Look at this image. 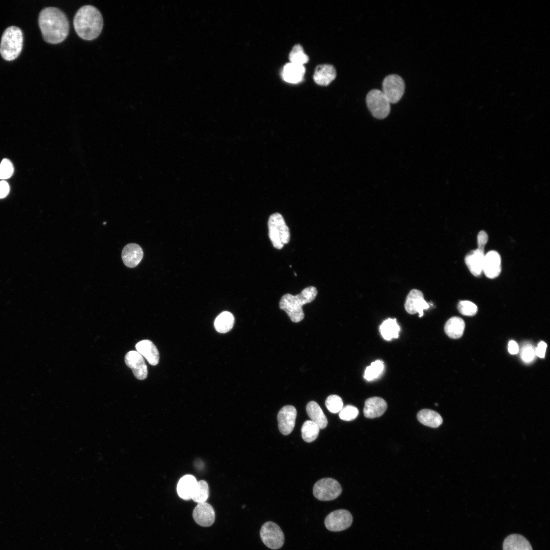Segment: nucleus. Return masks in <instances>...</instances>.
<instances>
[{
    "label": "nucleus",
    "instance_id": "obj_1",
    "mask_svg": "<svg viewBox=\"0 0 550 550\" xmlns=\"http://www.w3.org/2000/svg\"><path fill=\"white\" fill-rule=\"evenodd\" d=\"M38 23L43 38L47 43L58 44L62 42L69 34L68 18L57 8L43 9L39 13Z\"/></svg>",
    "mask_w": 550,
    "mask_h": 550
},
{
    "label": "nucleus",
    "instance_id": "obj_2",
    "mask_svg": "<svg viewBox=\"0 0 550 550\" xmlns=\"http://www.w3.org/2000/svg\"><path fill=\"white\" fill-rule=\"evenodd\" d=\"M103 25L100 11L92 5L80 8L73 19V25L78 36L81 39L90 41L100 34Z\"/></svg>",
    "mask_w": 550,
    "mask_h": 550
},
{
    "label": "nucleus",
    "instance_id": "obj_3",
    "mask_svg": "<svg viewBox=\"0 0 550 550\" xmlns=\"http://www.w3.org/2000/svg\"><path fill=\"white\" fill-rule=\"evenodd\" d=\"M317 294V289L312 286L304 288L295 295L285 294L281 298L279 307L285 311L292 322H299L305 317L302 306L314 300Z\"/></svg>",
    "mask_w": 550,
    "mask_h": 550
},
{
    "label": "nucleus",
    "instance_id": "obj_4",
    "mask_svg": "<svg viewBox=\"0 0 550 550\" xmlns=\"http://www.w3.org/2000/svg\"><path fill=\"white\" fill-rule=\"evenodd\" d=\"M23 34L18 27L11 26L4 32L0 44V53L6 61L15 60L21 51Z\"/></svg>",
    "mask_w": 550,
    "mask_h": 550
},
{
    "label": "nucleus",
    "instance_id": "obj_5",
    "mask_svg": "<svg viewBox=\"0 0 550 550\" xmlns=\"http://www.w3.org/2000/svg\"><path fill=\"white\" fill-rule=\"evenodd\" d=\"M268 236L274 248L281 249L290 240V231L283 216L279 213L271 214L268 221Z\"/></svg>",
    "mask_w": 550,
    "mask_h": 550
},
{
    "label": "nucleus",
    "instance_id": "obj_6",
    "mask_svg": "<svg viewBox=\"0 0 550 550\" xmlns=\"http://www.w3.org/2000/svg\"><path fill=\"white\" fill-rule=\"evenodd\" d=\"M366 101L367 107L374 117L383 119L389 115L391 103L381 90H371L367 95Z\"/></svg>",
    "mask_w": 550,
    "mask_h": 550
},
{
    "label": "nucleus",
    "instance_id": "obj_7",
    "mask_svg": "<svg viewBox=\"0 0 550 550\" xmlns=\"http://www.w3.org/2000/svg\"><path fill=\"white\" fill-rule=\"evenodd\" d=\"M313 491L318 500L327 501L338 497L341 493L342 488L336 480L326 478L319 480L315 484Z\"/></svg>",
    "mask_w": 550,
    "mask_h": 550
},
{
    "label": "nucleus",
    "instance_id": "obj_8",
    "mask_svg": "<svg viewBox=\"0 0 550 550\" xmlns=\"http://www.w3.org/2000/svg\"><path fill=\"white\" fill-rule=\"evenodd\" d=\"M260 535L263 543L270 549L280 548L284 544V534L280 527L272 521H267L262 525Z\"/></svg>",
    "mask_w": 550,
    "mask_h": 550
},
{
    "label": "nucleus",
    "instance_id": "obj_9",
    "mask_svg": "<svg viewBox=\"0 0 550 550\" xmlns=\"http://www.w3.org/2000/svg\"><path fill=\"white\" fill-rule=\"evenodd\" d=\"M381 91L390 103H396L402 98L405 89L403 79L396 74L386 76L382 82Z\"/></svg>",
    "mask_w": 550,
    "mask_h": 550
},
{
    "label": "nucleus",
    "instance_id": "obj_10",
    "mask_svg": "<svg viewBox=\"0 0 550 550\" xmlns=\"http://www.w3.org/2000/svg\"><path fill=\"white\" fill-rule=\"evenodd\" d=\"M352 516L345 509H339L329 513L325 517L324 524L329 531L339 532L348 528L352 524Z\"/></svg>",
    "mask_w": 550,
    "mask_h": 550
},
{
    "label": "nucleus",
    "instance_id": "obj_11",
    "mask_svg": "<svg viewBox=\"0 0 550 550\" xmlns=\"http://www.w3.org/2000/svg\"><path fill=\"white\" fill-rule=\"evenodd\" d=\"M297 415L296 408L292 405H285L278 414V426L284 435L289 434L293 430Z\"/></svg>",
    "mask_w": 550,
    "mask_h": 550
},
{
    "label": "nucleus",
    "instance_id": "obj_12",
    "mask_svg": "<svg viewBox=\"0 0 550 550\" xmlns=\"http://www.w3.org/2000/svg\"><path fill=\"white\" fill-rule=\"evenodd\" d=\"M125 362L130 368L134 376L139 380L145 379L148 374L147 367L143 356L137 351H128L125 356Z\"/></svg>",
    "mask_w": 550,
    "mask_h": 550
},
{
    "label": "nucleus",
    "instance_id": "obj_13",
    "mask_svg": "<svg viewBox=\"0 0 550 550\" xmlns=\"http://www.w3.org/2000/svg\"><path fill=\"white\" fill-rule=\"evenodd\" d=\"M404 307L410 314L419 313L420 317L423 315V311L429 308V304L424 299L422 292L417 289L411 290L407 295Z\"/></svg>",
    "mask_w": 550,
    "mask_h": 550
},
{
    "label": "nucleus",
    "instance_id": "obj_14",
    "mask_svg": "<svg viewBox=\"0 0 550 550\" xmlns=\"http://www.w3.org/2000/svg\"><path fill=\"white\" fill-rule=\"evenodd\" d=\"M193 516L196 522L202 527L211 526L215 520V512L208 503H199L194 508Z\"/></svg>",
    "mask_w": 550,
    "mask_h": 550
},
{
    "label": "nucleus",
    "instance_id": "obj_15",
    "mask_svg": "<svg viewBox=\"0 0 550 550\" xmlns=\"http://www.w3.org/2000/svg\"><path fill=\"white\" fill-rule=\"evenodd\" d=\"M501 271V259L500 254L495 251H490L485 255L483 272L489 279L499 276Z\"/></svg>",
    "mask_w": 550,
    "mask_h": 550
},
{
    "label": "nucleus",
    "instance_id": "obj_16",
    "mask_svg": "<svg viewBox=\"0 0 550 550\" xmlns=\"http://www.w3.org/2000/svg\"><path fill=\"white\" fill-rule=\"evenodd\" d=\"M387 408V403L382 398L373 397L367 399L365 402L363 412L364 416L373 419L382 416Z\"/></svg>",
    "mask_w": 550,
    "mask_h": 550
},
{
    "label": "nucleus",
    "instance_id": "obj_17",
    "mask_svg": "<svg viewBox=\"0 0 550 550\" xmlns=\"http://www.w3.org/2000/svg\"><path fill=\"white\" fill-rule=\"evenodd\" d=\"M143 257L142 249L135 243L127 244L122 252V258L124 264L130 268L137 266L142 260Z\"/></svg>",
    "mask_w": 550,
    "mask_h": 550
},
{
    "label": "nucleus",
    "instance_id": "obj_18",
    "mask_svg": "<svg viewBox=\"0 0 550 550\" xmlns=\"http://www.w3.org/2000/svg\"><path fill=\"white\" fill-rule=\"evenodd\" d=\"M135 348L151 365L155 366L159 363V354L158 349L150 340H144L139 342L135 345Z\"/></svg>",
    "mask_w": 550,
    "mask_h": 550
},
{
    "label": "nucleus",
    "instance_id": "obj_19",
    "mask_svg": "<svg viewBox=\"0 0 550 550\" xmlns=\"http://www.w3.org/2000/svg\"><path fill=\"white\" fill-rule=\"evenodd\" d=\"M485 254L484 251L477 249L472 251L465 257V263L474 276H479L483 272Z\"/></svg>",
    "mask_w": 550,
    "mask_h": 550
},
{
    "label": "nucleus",
    "instance_id": "obj_20",
    "mask_svg": "<svg viewBox=\"0 0 550 550\" xmlns=\"http://www.w3.org/2000/svg\"><path fill=\"white\" fill-rule=\"evenodd\" d=\"M198 481L191 475L183 476L179 481L177 491L178 496L181 499L188 500L192 499L196 490Z\"/></svg>",
    "mask_w": 550,
    "mask_h": 550
},
{
    "label": "nucleus",
    "instance_id": "obj_21",
    "mask_svg": "<svg viewBox=\"0 0 550 550\" xmlns=\"http://www.w3.org/2000/svg\"><path fill=\"white\" fill-rule=\"evenodd\" d=\"M336 77V71L334 67L329 64L317 66L315 70L313 79L320 86H327Z\"/></svg>",
    "mask_w": 550,
    "mask_h": 550
},
{
    "label": "nucleus",
    "instance_id": "obj_22",
    "mask_svg": "<svg viewBox=\"0 0 550 550\" xmlns=\"http://www.w3.org/2000/svg\"><path fill=\"white\" fill-rule=\"evenodd\" d=\"M305 71L304 66L290 62L283 67L282 78L287 82L297 84L302 80Z\"/></svg>",
    "mask_w": 550,
    "mask_h": 550
},
{
    "label": "nucleus",
    "instance_id": "obj_23",
    "mask_svg": "<svg viewBox=\"0 0 550 550\" xmlns=\"http://www.w3.org/2000/svg\"><path fill=\"white\" fill-rule=\"evenodd\" d=\"M503 548V550H533L529 541L516 534L510 535L505 539Z\"/></svg>",
    "mask_w": 550,
    "mask_h": 550
},
{
    "label": "nucleus",
    "instance_id": "obj_24",
    "mask_svg": "<svg viewBox=\"0 0 550 550\" xmlns=\"http://www.w3.org/2000/svg\"><path fill=\"white\" fill-rule=\"evenodd\" d=\"M306 411L311 421L316 424L319 429H323L327 426V418L316 402H309L306 406Z\"/></svg>",
    "mask_w": 550,
    "mask_h": 550
},
{
    "label": "nucleus",
    "instance_id": "obj_25",
    "mask_svg": "<svg viewBox=\"0 0 550 550\" xmlns=\"http://www.w3.org/2000/svg\"><path fill=\"white\" fill-rule=\"evenodd\" d=\"M465 328L463 320L459 317H452L446 323L444 330L447 335L452 339L460 338Z\"/></svg>",
    "mask_w": 550,
    "mask_h": 550
},
{
    "label": "nucleus",
    "instance_id": "obj_26",
    "mask_svg": "<svg viewBox=\"0 0 550 550\" xmlns=\"http://www.w3.org/2000/svg\"><path fill=\"white\" fill-rule=\"evenodd\" d=\"M418 421L424 425L436 428L443 423L441 415L435 411L429 409H423L417 414Z\"/></svg>",
    "mask_w": 550,
    "mask_h": 550
},
{
    "label": "nucleus",
    "instance_id": "obj_27",
    "mask_svg": "<svg viewBox=\"0 0 550 550\" xmlns=\"http://www.w3.org/2000/svg\"><path fill=\"white\" fill-rule=\"evenodd\" d=\"M379 331L383 338L390 341L399 337L400 327L397 324L396 319L388 318L380 325Z\"/></svg>",
    "mask_w": 550,
    "mask_h": 550
},
{
    "label": "nucleus",
    "instance_id": "obj_28",
    "mask_svg": "<svg viewBox=\"0 0 550 550\" xmlns=\"http://www.w3.org/2000/svg\"><path fill=\"white\" fill-rule=\"evenodd\" d=\"M234 323V317L233 314L229 312L224 311L215 318L214 325L217 332L226 333L232 328Z\"/></svg>",
    "mask_w": 550,
    "mask_h": 550
},
{
    "label": "nucleus",
    "instance_id": "obj_29",
    "mask_svg": "<svg viewBox=\"0 0 550 550\" xmlns=\"http://www.w3.org/2000/svg\"><path fill=\"white\" fill-rule=\"evenodd\" d=\"M319 429L318 425L312 421H305L301 429L302 439L307 443L315 441L318 435Z\"/></svg>",
    "mask_w": 550,
    "mask_h": 550
},
{
    "label": "nucleus",
    "instance_id": "obj_30",
    "mask_svg": "<svg viewBox=\"0 0 550 550\" xmlns=\"http://www.w3.org/2000/svg\"><path fill=\"white\" fill-rule=\"evenodd\" d=\"M384 367L383 362L380 360L372 362L365 369L364 376L365 379L367 381H371L378 378L382 374Z\"/></svg>",
    "mask_w": 550,
    "mask_h": 550
},
{
    "label": "nucleus",
    "instance_id": "obj_31",
    "mask_svg": "<svg viewBox=\"0 0 550 550\" xmlns=\"http://www.w3.org/2000/svg\"><path fill=\"white\" fill-rule=\"evenodd\" d=\"M289 59L290 63L302 66L309 61V57L305 53L300 44H296L293 47Z\"/></svg>",
    "mask_w": 550,
    "mask_h": 550
},
{
    "label": "nucleus",
    "instance_id": "obj_32",
    "mask_svg": "<svg viewBox=\"0 0 550 550\" xmlns=\"http://www.w3.org/2000/svg\"><path fill=\"white\" fill-rule=\"evenodd\" d=\"M209 496L208 483L204 480L198 481L192 500L198 503L206 502Z\"/></svg>",
    "mask_w": 550,
    "mask_h": 550
},
{
    "label": "nucleus",
    "instance_id": "obj_33",
    "mask_svg": "<svg viewBox=\"0 0 550 550\" xmlns=\"http://www.w3.org/2000/svg\"><path fill=\"white\" fill-rule=\"evenodd\" d=\"M325 406L327 409L332 413H338L343 407L341 398L337 395H331L325 400Z\"/></svg>",
    "mask_w": 550,
    "mask_h": 550
},
{
    "label": "nucleus",
    "instance_id": "obj_34",
    "mask_svg": "<svg viewBox=\"0 0 550 550\" xmlns=\"http://www.w3.org/2000/svg\"><path fill=\"white\" fill-rule=\"evenodd\" d=\"M457 308L461 314L469 316L475 315L478 311L477 306L469 300L460 301L458 305Z\"/></svg>",
    "mask_w": 550,
    "mask_h": 550
},
{
    "label": "nucleus",
    "instance_id": "obj_35",
    "mask_svg": "<svg viewBox=\"0 0 550 550\" xmlns=\"http://www.w3.org/2000/svg\"><path fill=\"white\" fill-rule=\"evenodd\" d=\"M359 414L358 409L354 406L347 405L341 409L339 411V418L344 421H352L354 420Z\"/></svg>",
    "mask_w": 550,
    "mask_h": 550
},
{
    "label": "nucleus",
    "instance_id": "obj_36",
    "mask_svg": "<svg viewBox=\"0 0 550 550\" xmlns=\"http://www.w3.org/2000/svg\"><path fill=\"white\" fill-rule=\"evenodd\" d=\"M535 348L531 344H526L521 348L520 357L525 363L532 362L536 356Z\"/></svg>",
    "mask_w": 550,
    "mask_h": 550
},
{
    "label": "nucleus",
    "instance_id": "obj_37",
    "mask_svg": "<svg viewBox=\"0 0 550 550\" xmlns=\"http://www.w3.org/2000/svg\"><path fill=\"white\" fill-rule=\"evenodd\" d=\"M14 168L12 162L8 159H4L0 163V179H8L12 176Z\"/></svg>",
    "mask_w": 550,
    "mask_h": 550
},
{
    "label": "nucleus",
    "instance_id": "obj_38",
    "mask_svg": "<svg viewBox=\"0 0 550 550\" xmlns=\"http://www.w3.org/2000/svg\"><path fill=\"white\" fill-rule=\"evenodd\" d=\"M488 241V235L484 231H481L478 234L477 243L478 249L484 251V248Z\"/></svg>",
    "mask_w": 550,
    "mask_h": 550
},
{
    "label": "nucleus",
    "instance_id": "obj_39",
    "mask_svg": "<svg viewBox=\"0 0 550 550\" xmlns=\"http://www.w3.org/2000/svg\"><path fill=\"white\" fill-rule=\"evenodd\" d=\"M9 191L10 187L8 183L4 180L0 181V199L6 197Z\"/></svg>",
    "mask_w": 550,
    "mask_h": 550
},
{
    "label": "nucleus",
    "instance_id": "obj_40",
    "mask_svg": "<svg viewBox=\"0 0 550 550\" xmlns=\"http://www.w3.org/2000/svg\"><path fill=\"white\" fill-rule=\"evenodd\" d=\"M546 347V344L543 341H541L535 349L536 354L539 358H544Z\"/></svg>",
    "mask_w": 550,
    "mask_h": 550
},
{
    "label": "nucleus",
    "instance_id": "obj_41",
    "mask_svg": "<svg viewBox=\"0 0 550 550\" xmlns=\"http://www.w3.org/2000/svg\"><path fill=\"white\" fill-rule=\"evenodd\" d=\"M519 348L515 341L511 340L508 343V351L511 354H515L518 353Z\"/></svg>",
    "mask_w": 550,
    "mask_h": 550
}]
</instances>
